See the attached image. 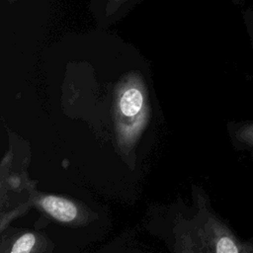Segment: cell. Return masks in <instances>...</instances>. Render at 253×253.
Masks as SVG:
<instances>
[{
    "mask_svg": "<svg viewBox=\"0 0 253 253\" xmlns=\"http://www.w3.org/2000/svg\"><path fill=\"white\" fill-rule=\"evenodd\" d=\"M195 213L178 214L172 226V253H253V243L239 240L212 211L204 193L197 190Z\"/></svg>",
    "mask_w": 253,
    "mask_h": 253,
    "instance_id": "obj_1",
    "label": "cell"
},
{
    "mask_svg": "<svg viewBox=\"0 0 253 253\" xmlns=\"http://www.w3.org/2000/svg\"><path fill=\"white\" fill-rule=\"evenodd\" d=\"M150 119L144 91L139 85L123 87L114 108V132L119 154L129 155L136 146Z\"/></svg>",
    "mask_w": 253,
    "mask_h": 253,
    "instance_id": "obj_2",
    "label": "cell"
},
{
    "mask_svg": "<svg viewBox=\"0 0 253 253\" xmlns=\"http://www.w3.org/2000/svg\"><path fill=\"white\" fill-rule=\"evenodd\" d=\"M28 190L29 198L26 203L29 208H35L47 218L61 225L85 226L96 217L95 212L80 202L66 197L38 192L31 186Z\"/></svg>",
    "mask_w": 253,
    "mask_h": 253,
    "instance_id": "obj_3",
    "label": "cell"
},
{
    "mask_svg": "<svg viewBox=\"0 0 253 253\" xmlns=\"http://www.w3.org/2000/svg\"><path fill=\"white\" fill-rule=\"evenodd\" d=\"M54 243L42 231L15 228L1 232L0 253H52Z\"/></svg>",
    "mask_w": 253,
    "mask_h": 253,
    "instance_id": "obj_4",
    "label": "cell"
},
{
    "mask_svg": "<svg viewBox=\"0 0 253 253\" xmlns=\"http://www.w3.org/2000/svg\"><path fill=\"white\" fill-rule=\"evenodd\" d=\"M235 136L242 144L253 147V124L239 127L235 132Z\"/></svg>",
    "mask_w": 253,
    "mask_h": 253,
    "instance_id": "obj_5",
    "label": "cell"
},
{
    "mask_svg": "<svg viewBox=\"0 0 253 253\" xmlns=\"http://www.w3.org/2000/svg\"><path fill=\"white\" fill-rule=\"evenodd\" d=\"M7 185L8 188L13 189V190H20L21 188L25 187V183H24V179L22 176H20L19 174H9L7 175Z\"/></svg>",
    "mask_w": 253,
    "mask_h": 253,
    "instance_id": "obj_6",
    "label": "cell"
}]
</instances>
